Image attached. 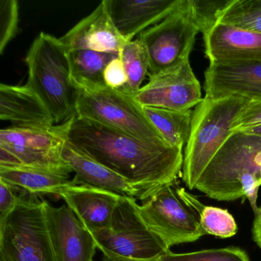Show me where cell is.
Wrapping results in <instances>:
<instances>
[{
  "label": "cell",
  "instance_id": "10",
  "mask_svg": "<svg viewBox=\"0 0 261 261\" xmlns=\"http://www.w3.org/2000/svg\"><path fill=\"white\" fill-rule=\"evenodd\" d=\"M68 122L48 129L13 126L2 129L0 147L13 154L20 166L49 168L69 166L62 156L67 142Z\"/></svg>",
  "mask_w": 261,
  "mask_h": 261
},
{
  "label": "cell",
  "instance_id": "18",
  "mask_svg": "<svg viewBox=\"0 0 261 261\" xmlns=\"http://www.w3.org/2000/svg\"><path fill=\"white\" fill-rule=\"evenodd\" d=\"M0 119L18 127L48 129L55 126L51 113L27 85H0Z\"/></svg>",
  "mask_w": 261,
  "mask_h": 261
},
{
  "label": "cell",
  "instance_id": "19",
  "mask_svg": "<svg viewBox=\"0 0 261 261\" xmlns=\"http://www.w3.org/2000/svg\"><path fill=\"white\" fill-rule=\"evenodd\" d=\"M69 166L49 168L38 166H0V179L15 190L22 191L30 196H54L60 198L62 191L72 184Z\"/></svg>",
  "mask_w": 261,
  "mask_h": 261
},
{
  "label": "cell",
  "instance_id": "3",
  "mask_svg": "<svg viewBox=\"0 0 261 261\" xmlns=\"http://www.w3.org/2000/svg\"><path fill=\"white\" fill-rule=\"evenodd\" d=\"M25 63L27 85L45 103L55 124L75 117L77 89L71 83L68 51L60 39L41 33L30 46Z\"/></svg>",
  "mask_w": 261,
  "mask_h": 261
},
{
  "label": "cell",
  "instance_id": "14",
  "mask_svg": "<svg viewBox=\"0 0 261 261\" xmlns=\"http://www.w3.org/2000/svg\"><path fill=\"white\" fill-rule=\"evenodd\" d=\"M203 38L210 64L261 62V34L217 22Z\"/></svg>",
  "mask_w": 261,
  "mask_h": 261
},
{
  "label": "cell",
  "instance_id": "24",
  "mask_svg": "<svg viewBox=\"0 0 261 261\" xmlns=\"http://www.w3.org/2000/svg\"><path fill=\"white\" fill-rule=\"evenodd\" d=\"M218 22L261 34V0H229Z\"/></svg>",
  "mask_w": 261,
  "mask_h": 261
},
{
  "label": "cell",
  "instance_id": "17",
  "mask_svg": "<svg viewBox=\"0 0 261 261\" xmlns=\"http://www.w3.org/2000/svg\"><path fill=\"white\" fill-rule=\"evenodd\" d=\"M121 195L88 186L71 184L60 198L91 233L110 227Z\"/></svg>",
  "mask_w": 261,
  "mask_h": 261
},
{
  "label": "cell",
  "instance_id": "12",
  "mask_svg": "<svg viewBox=\"0 0 261 261\" xmlns=\"http://www.w3.org/2000/svg\"><path fill=\"white\" fill-rule=\"evenodd\" d=\"M45 212L57 261H94L95 240L68 205L46 201Z\"/></svg>",
  "mask_w": 261,
  "mask_h": 261
},
{
  "label": "cell",
  "instance_id": "1",
  "mask_svg": "<svg viewBox=\"0 0 261 261\" xmlns=\"http://www.w3.org/2000/svg\"><path fill=\"white\" fill-rule=\"evenodd\" d=\"M67 143L137 188L143 201L182 170V149L164 140H140L76 116L68 122Z\"/></svg>",
  "mask_w": 261,
  "mask_h": 261
},
{
  "label": "cell",
  "instance_id": "22",
  "mask_svg": "<svg viewBox=\"0 0 261 261\" xmlns=\"http://www.w3.org/2000/svg\"><path fill=\"white\" fill-rule=\"evenodd\" d=\"M143 110L163 140L170 146L182 149L190 135L193 111H171L150 107H144Z\"/></svg>",
  "mask_w": 261,
  "mask_h": 261
},
{
  "label": "cell",
  "instance_id": "8",
  "mask_svg": "<svg viewBox=\"0 0 261 261\" xmlns=\"http://www.w3.org/2000/svg\"><path fill=\"white\" fill-rule=\"evenodd\" d=\"M199 33L186 0L163 21L143 32L137 39L149 57V79L189 58Z\"/></svg>",
  "mask_w": 261,
  "mask_h": 261
},
{
  "label": "cell",
  "instance_id": "5",
  "mask_svg": "<svg viewBox=\"0 0 261 261\" xmlns=\"http://www.w3.org/2000/svg\"><path fill=\"white\" fill-rule=\"evenodd\" d=\"M45 203L20 194L14 210L0 220V261H57Z\"/></svg>",
  "mask_w": 261,
  "mask_h": 261
},
{
  "label": "cell",
  "instance_id": "13",
  "mask_svg": "<svg viewBox=\"0 0 261 261\" xmlns=\"http://www.w3.org/2000/svg\"><path fill=\"white\" fill-rule=\"evenodd\" d=\"M205 97L218 99L235 96L261 99V62L210 64L204 72Z\"/></svg>",
  "mask_w": 261,
  "mask_h": 261
},
{
  "label": "cell",
  "instance_id": "23",
  "mask_svg": "<svg viewBox=\"0 0 261 261\" xmlns=\"http://www.w3.org/2000/svg\"><path fill=\"white\" fill-rule=\"evenodd\" d=\"M179 192L199 214L200 224L204 234L212 235L219 238H229L238 232V224L231 214L221 207L206 206L196 197L180 187Z\"/></svg>",
  "mask_w": 261,
  "mask_h": 261
},
{
  "label": "cell",
  "instance_id": "28",
  "mask_svg": "<svg viewBox=\"0 0 261 261\" xmlns=\"http://www.w3.org/2000/svg\"><path fill=\"white\" fill-rule=\"evenodd\" d=\"M191 14L193 16L200 32L204 34L218 22V16L221 10L228 1H201L186 0Z\"/></svg>",
  "mask_w": 261,
  "mask_h": 261
},
{
  "label": "cell",
  "instance_id": "27",
  "mask_svg": "<svg viewBox=\"0 0 261 261\" xmlns=\"http://www.w3.org/2000/svg\"><path fill=\"white\" fill-rule=\"evenodd\" d=\"M19 7L16 0L0 1V54L19 32Z\"/></svg>",
  "mask_w": 261,
  "mask_h": 261
},
{
  "label": "cell",
  "instance_id": "11",
  "mask_svg": "<svg viewBox=\"0 0 261 261\" xmlns=\"http://www.w3.org/2000/svg\"><path fill=\"white\" fill-rule=\"evenodd\" d=\"M134 99L143 108L178 111L191 110L203 100L201 85L194 74L189 58L149 79Z\"/></svg>",
  "mask_w": 261,
  "mask_h": 261
},
{
  "label": "cell",
  "instance_id": "6",
  "mask_svg": "<svg viewBox=\"0 0 261 261\" xmlns=\"http://www.w3.org/2000/svg\"><path fill=\"white\" fill-rule=\"evenodd\" d=\"M179 188L177 180L168 183L137 205L143 222L168 250L205 235L199 214L183 198Z\"/></svg>",
  "mask_w": 261,
  "mask_h": 261
},
{
  "label": "cell",
  "instance_id": "32",
  "mask_svg": "<svg viewBox=\"0 0 261 261\" xmlns=\"http://www.w3.org/2000/svg\"><path fill=\"white\" fill-rule=\"evenodd\" d=\"M254 221H253V238L258 247L261 248V207L259 208V212L254 215Z\"/></svg>",
  "mask_w": 261,
  "mask_h": 261
},
{
  "label": "cell",
  "instance_id": "31",
  "mask_svg": "<svg viewBox=\"0 0 261 261\" xmlns=\"http://www.w3.org/2000/svg\"><path fill=\"white\" fill-rule=\"evenodd\" d=\"M15 192L11 186L0 179V220L8 216L17 205L19 195Z\"/></svg>",
  "mask_w": 261,
  "mask_h": 261
},
{
  "label": "cell",
  "instance_id": "15",
  "mask_svg": "<svg viewBox=\"0 0 261 261\" xmlns=\"http://www.w3.org/2000/svg\"><path fill=\"white\" fill-rule=\"evenodd\" d=\"M60 40L67 51L88 49L118 54L128 42L116 29L105 1L61 37Z\"/></svg>",
  "mask_w": 261,
  "mask_h": 261
},
{
  "label": "cell",
  "instance_id": "34",
  "mask_svg": "<svg viewBox=\"0 0 261 261\" xmlns=\"http://www.w3.org/2000/svg\"><path fill=\"white\" fill-rule=\"evenodd\" d=\"M244 132L249 134H253V135L260 136L261 137V125L255 126V127L251 128V129H247V130L244 131Z\"/></svg>",
  "mask_w": 261,
  "mask_h": 261
},
{
  "label": "cell",
  "instance_id": "29",
  "mask_svg": "<svg viewBox=\"0 0 261 261\" xmlns=\"http://www.w3.org/2000/svg\"><path fill=\"white\" fill-rule=\"evenodd\" d=\"M103 80L107 88L125 93L127 85V76L120 54L107 65L103 72Z\"/></svg>",
  "mask_w": 261,
  "mask_h": 261
},
{
  "label": "cell",
  "instance_id": "30",
  "mask_svg": "<svg viewBox=\"0 0 261 261\" xmlns=\"http://www.w3.org/2000/svg\"><path fill=\"white\" fill-rule=\"evenodd\" d=\"M261 125V99L249 101L235 120L233 132H241Z\"/></svg>",
  "mask_w": 261,
  "mask_h": 261
},
{
  "label": "cell",
  "instance_id": "16",
  "mask_svg": "<svg viewBox=\"0 0 261 261\" xmlns=\"http://www.w3.org/2000/svg\"><path fill=\"white\" fill-rule=\"evenodd\" d=\"M116 29L126 42L156 25L181 0H103Z\"/></svg>",
  "mask_w": 261,
  "mask_h": 261
},
{
  "label": "cell",
  "instance_id": "4",
  "mask_svg": "<svg viewBox=\"0 0 261 261\" xmlns=\"http://www.w3.org/2000/svg\"><path fill=\"white\" fill-rule=\"evenodd\" d=\"M249 101L235 96L204 97L195 107L181 172L188 189H195L201 174L231 135L235 120Z\"/></svg>",
  "mask_w": 261,
  "mask_h": 261
},
{
  "label": "cell",
  "instance_id": "21",
  "mask_svg": "<svg viewBox=\"0 0 261 261\" xmlns=\"http://www.w3.org/2000/svg\"><path fill=\"white\" fill-rule=\"evenodd\" d=\"M68 54L72 85L79 89L97 91L107 88L103 80L105 68L120 53L77 49L68 51Z\"/></svg>",
  "mask_w": 261,
  "mask_h": 261
},
{
  "label": "cell",
  "instance_id": "25",
  "mask_svg": "<svg viewBox=\"0 0 261 261\" xmlns=\"http://www.w3.org/2000/svg\"><path fill=\"white\" fill-rule=\"evenodd\" d=\"M120 59L127 76L125 93L136 95L149 72V57L146 48L138 39L126 42L120 53Z\"/></svg>",
  "mask_w": 261,
  "mask_h": 261
},
{
  "label": "cell",
  "instance_id": "26",
  "mask_svg": "<svg viewBox=\"0 0 261 261\" xmlns=\"http://www.w3.org/2000/svg\"><path fill=\"white\" fill-rule=\"evenodd\" d=\"M159 261H250L245 250L238 247L209 249L191 253L168 251L158 257Z\"/></svg>",
  "mask_w": 261,
  "mask_h": 261
},
{
  "label": "cell",
  "instance_id": "2",
  "mask_svg": "<svg viewBox=\"0 0 261 261\" xmlns=\"http://www.w3.org/2000/svg\"><path fill=\"white\" fill-rule=\"evenodd\" d=\"M261 137L233 132L204 169L195 189L218 201L246 197L254 215L259 212Z\"/></svg>",
  "mask_w": 261,
  "mask_h": 261
},
{
  "label": "cell",
  "instance_id": "33",
  "mask_svg": "<svg viewBox=\"0 0 261 261\" xmlns=\"http://www.w3.org/2000/svg\"><path fill=\"white\" fill-rule=\"evenodd\" d=\"M101 253H103L102 261H159L158 258L152 259H135L119 256V255L108 253L106 251H102Z\"/></svg>",
  "mask_w": 261,
  "mask_h": 261
},
{
  "label": "cell",
  "instance_id": "9",
  "mask_svg": "<svg viewBox=\"0 0 261 261\" xmlns=\"http://www.w3.org/2000/svg\"><path fill=\"white\" fill-rule=\"evenodd\" d=\"M137 201L120 196L110 227L91 233L100 251L135 259H155L169 251L143 222Z\"/></svg>",
  "mask_w": 261,
  "mask_h": 261
},
{
  "label": "cell",
  "instance_id": "7",
  "mask_svg": "<svg viewBox=\"0 0 261 261\" xmlns=\"http://www.w3.org/2000/svg\"><path fill=\"white\" fill-rule=\"evenodd\" d=\"M77 89V117L140 140H164L133 96L108 88Z\"/></svg>",
  "mask_w": 261,
  "mask_h": 261
},
{
  "label": "cell",
  "instance_id": "20",
  "mask_svg": "<svg viewBox=\"0 0 261 261\" xmlns=\"http://www.w3.org/2000/svg\"><path fill=\"white\" fill-rule=\"evenodd\" d=\"M62 156L74 172V186H88L143 201L141 192L114 171L83 155L65 143Z\"/></svg>",
  "mask_w": 261,
  "mask_h": 261
}]
</instances>
